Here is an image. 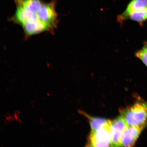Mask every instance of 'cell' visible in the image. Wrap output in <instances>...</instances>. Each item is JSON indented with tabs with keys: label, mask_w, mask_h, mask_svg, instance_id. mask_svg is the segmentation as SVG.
I'll use <instances>...</instances> for the list:
<instances>
[{
	"label": "cell",
	"mask_w": 147,
	"mask_h": 147,
	"mask_svg": "<svg viewBox=\"0 0 147 147\" xmlns=\"http://www.w3.org/2000/svg\"><path fill=\"white\" fill-rule=\"evenodd\" d=\"M16 10L11 22L21 26L25 38L44 32L54 33L59 23L55 1L14 0Z\"/></svg>",
	"instance_id": "6da1fadb"
},
{
	"label": "cell",
	"mask_w": 147,
	"mask_h": 147,
	"mask_svg": "<svg viewBox=\"0 0 147 147\" xmlns=\"http://www.w3.org/2000/svg\"><path fill=\"white\" fill-rule=\"evenodd\" d=\"M128 126H139L147 123V102H139L127 109L121 115Z\"/></svg>",
	"instance_id": "7a4b0ae2"
},
{
	"label": "cell",
	"mask_w": 147,
	"mask_h": 147,
	"mask_svg": "<svg viewBox=\"0 0 147 147\" xmlns=\"http://www.w3.org/2000/svg\"><path fill=\"white\" fill-rule=\"evenodd\" d=\"M112 121L99 129L92 131L90 134L88 144L92 147L110 146V128Z\"/></svg>",
	"instance_id": "3957f363"
},
{
	"label": "cell",
	"mask_w": 147,
	"mask_h": 147,
	"mask_svg": "<svg viewBox=\"0 0 147 147\" xmlns=\"http://www.w3.org/2000/svg\"><path fill=\"white\" fill-rule=\"evenodd\" d=\"M128 125L122 115L112 121L110 128V146L121 147L122 137Z\"/></svg>",
	"instance_id": "277c9868"
},
{
	"label": "cell",
	"mask_w": 147,
	"mask_h": 147,
	"mask_svg": "<svg viewBox=\"0 0 147 147\" xmlns=\"http://www.w3.org/2000/svg\"><path fill=\"white\" fill-rule=\"evenodd\" d=\"M147 126V123L140 125L128 126L122 136V146H133L141 132Z\"/></svg>",
	"instance_id": "5b68a950"
},
{
	"label": "cell",
	"mask_w": 147,
	"mask_h": 147,
	"mask_svg": "<svg viewBox=\"0 0 147 147\" xmlns=\"http://www.w3.org/2000/svg\"><path fill=\"white\" fill-rule=\"evenodd\" d=\"M147 8V0H132L127 7L125 10L118 18L121 22L125 21L128 14L134 11Z\"/></svg>",
	"instance_id": "8992f818"
},
{
	"label": "cell",
	"mask_w": 147,
	"mask_h": 147,
	"mask_svg": "<svg viewBox=\"0 0 147 147\" xmlns=\"http://www.w3.org/2000/svg\"><path fill=\"white\" fill-rule=\"evenodd\" d=\"M130 19L142 24L147 20V8L132 12L127 16L126 20Z\"/></svg>",
	"instance_id": "52a82bcc"
},
{
	"label": "cell",
	"mask_w": 147,
	"mask_h": 147,
	"mask_svg": "<svg viewBox=\"0 0 147 147\" xmlns=\"http://www.w3.org/2000/svg\"><path fill=\"white\" fill-rule=\"evenodd\" d=\"M87 117L89 119L92 131H95L103 127L108 123L110 121L98 117H91L87 115Z\"/></svg>",
	"instance_id": "ba28073f"
},
{
	"label": "cell",
	"mask_w": 147,
	"mask_h": 147,
	"mask_svg": "<svg viewBox=\"0 0 147 147\" xmlns=\"http://www.w3.org/2000/svg\"><path fill=\"white\" fill-rule=\"evenodd\" d=\"M136 56L142 61L147 67V44L136 53Z\"/></svg>",
	"instance_id": "9c48e42d"
}]
</instances>
